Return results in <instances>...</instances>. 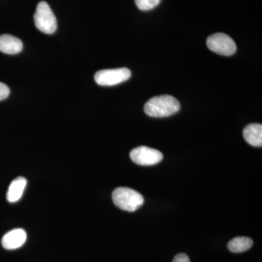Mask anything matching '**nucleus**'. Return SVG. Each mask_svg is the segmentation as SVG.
<instances>
[{
	"instance_id": "obj_2",
	"label": "nucleus",
	"mask_w": 262,
	"mask_h": 262,
	"mask_svg": "<svg viewBox=\"0 0 262 262\" xmlns=\"http://www.w3.org/2000/svg\"><path fill=\"white\" fill-rule=\"evenodd\" d=\"M113 200L115 206L123 211H137L144 203V196L134 189L127 187H118L114 190Z\"/></svg>"
},
{
	"instance_id": "obj_3",
	"label": "nucleus",
	"mask_w": 262,
	"mask_h": 262,
	"mask_svg": "<svg viewBox=\"0 0 262 262\" xmlns=\"http://www.w3.org/2000/svg\"><path fill=\"white\" fill-rule=\"evenodd\" d=\"M36 27L40 32L46 34L56 32L58 24L54 13L46 2H40L36 8L34 16Z\"/></svg>"
},
{
	"instance_id": "obj_10",
	"label": "nucleus",
	"mask_w": 262,
	"mask_h": 262,
	"mask_svg": "<svg viewBox=\"0 0 262 262\" xmlns=\"http://www.w3.org/2000/svg\"><path fill=\"white\" fill-rule=\"evenodd\" d=\"M27 181L24 177H18L10 184L7 193V200L9 203H16L23 195Z\"/></svg>"
},
{
	"instance_id": "obj_5",
	"label": "nucleus",
	"mask_w": 262,
	"mask_h": 262,
	"mask_svg": "<svg viewBox=\"0 0 262 262\" xmlns=\"http://www.w3.org/2000/svg\"><path fill=\"white\" fill-rule=\"evenodd\" d=\"M131 72L127 68L100 70L94 76L98 85L113 86L125 82L130 78Z\"/></svg>"
},
{
	"instance_id": "obj_9",
	"label": "nucleus",
	"mask_w": 262,
	"mask_h": 262,
	"mask_svg": "<svg viewBox=\"0 0 262 262\" xmlns=\"http://www.w3.org/2000/svg\"><path fill=\"white\" fill-rule=\"evenodd\" d=\"M244 137L250 145L261 147L262 145V125L259 123L249 124L244 130Z\"/></svg>"
},
{
	"instance_id": "obj_11",
	"label": "nucleus",
	"mask_w": 262,
	"mask_h": 262,
	"mask_svg": "<svg viewBox=\"0 0 262 262\" xmlns=\"http://www.w3.org/2000/svg\"><path fill=\"white\" fill-rule=\"evenodd\" d=\"M252 239L247 237H237L229 241L227 247L232 253H242L252 247Z\"/></svg>"
},
{
	"instance_id": "obj_12",
	"label": "nucleus",
	"mask_w": 262,
	"mask_h": 262,
	"mask_svg": "<svg viewBox=\"0 0 262 262\" xmlns=\"http://www.w3.org/2000/svg\"><path fill=\"white\" fill-rule=\"evenodd\" d=\"M161 0H135L136 6L142 11H148L156 8Z\"/></svg>"
},
{
	"instance_id": "obj_6",
	"label": "nucleus",
	"mask_w": 262,
	"mask_h": 262,
	"mask_svg": "<svg viewBox=\"0 0 262 262\" xmlns=\"http://www.w3.org/2000/svg\"><path fill=\"white\" fill-rule=\"evenodd\" d=\"M130 157L133 162L143 166L156 165L163 159V155L160 151L145 146L133 149Z\"/></svg>"
},
{
	"instance_id": "obj_14",
	"label": "nucleus",
	"mask_w": 262,
	"mask_h": 262,
	"mask_svg": "<svg viewBox=\"0 0 262 262\" xmlns=\"http://www.w3.org/2000/svg\"><path fill=\"white\" fill-rule=\"evenodd\" d=\"M173 262H190V260L185 253H179L174 257Z\"/></svg>"
},
{
	"instance_id": "obj_7",
	"label": "nucleus",
	"mask_w": 262,
	"mask_h": 262,
	"mask_svg": "<svg viewBox=\"0 0 262 262\" xmlns=\"http://www.w3.org/2000/svg\"><path fill=\"white\" fill-rule=\"evenodd\" d=\"M27 232L23 229H15L3 236L2 246L7 250H15L21 247L27 241Z\"/></svg>"
},
{
	"instance_id": "obj_1",
	"label": "nucleus",
	"mask_w": 262,
	"mask_h": 262,
	"mask_svg": "<svg viewBox=\"0 0 262 262\" xmlns=\"http://www.w3.org/2000/svg\"><path fill=\"white\" fill-rule=\"evenodd\" d=\"M178 100L170 95L155 96L146 103L144 112L151 117H166L178 113L180 110Z\"/></svg>"
},
{
	"instance_id": "obj_8",
	"label": "nucleus",
	"mask_w": 262,
	"mask_h": 262,
	"mask_svg": "<svg viewBox=\"0 0 262 262\" xmlns=\"http://www.w3.org/2000/svg\"><path fill=\"white\" fill-rule=\"evenodd\" d=\"M23 42L20 39L10 35L3 34L0 36V51L6 54L14 55L23 50Z\"/></svg>"
},
{
	"instance_id": "obj_13",
	"label": "nucleus",
	"mask_w": 262,
	"mask_h": 262,
	"mask_svg": "<svg viewBox=\"0 0 262 262\" xmlns=\"http://www.w3.org/2000/svg\"><path fill=\"white\" fill-rule=\"evenodd\" d=\"M10 93L9 88L3 82H0V101H3L8 98Z\"/></svg>"
},
{
	"instance_id": "obj_4",
	"label": "nucleus",
	"mask_w": 262,
	"mask_h": 262,
	"mask_svg": "<svg viewBox=\"0 0 262 262\" xmlns=\"http://www.w3.org/2000/svg\"><path fill=\"white\" fill-rule=\"evenodd\" d=\"M207 46L211 51L221 56H232L237 46L233 39L225 33H215L207 39Z\"/></svg>"
}]
</instances>
